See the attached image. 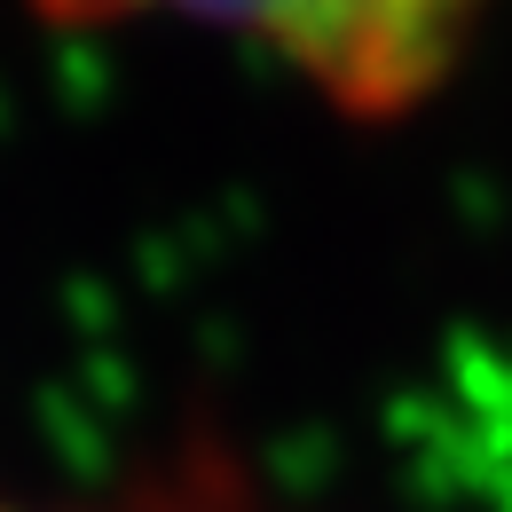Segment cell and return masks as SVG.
<instances>
[{
    "mask_svg": "<svg viewBox=\"0 0 512 512\" xmlns=\"http://www.w3.org/2000/svg\"><path fill=\"white\" fill-rule=\"evenodd\" d=\"M497 0H40L71 32H205L292 71L347 119H402L442 95Z\"/></svg>",
    "mask_w": 512,
    "mask_h": 512,
    "instance_id": "cell-1",
    "label": "cell"
},
{
    "mask_svg": "<svg viewBox=\"0 0 512 512\" xmlns=\"http://www.w3.org/2000/svg\"><path fill=\"white\" fill-rule=\"evenodd\" d=\"M0 512H48V505H8ZM95 512H260L245 489H221V481H205V473H182V481H166V489H150V497H134V505H95Z\"/></svg>",
    "mask_w": 512,
    "mask_h": 512,
    "instance_id": "cell-2",
    "label": "cell"
}]
</instances>
